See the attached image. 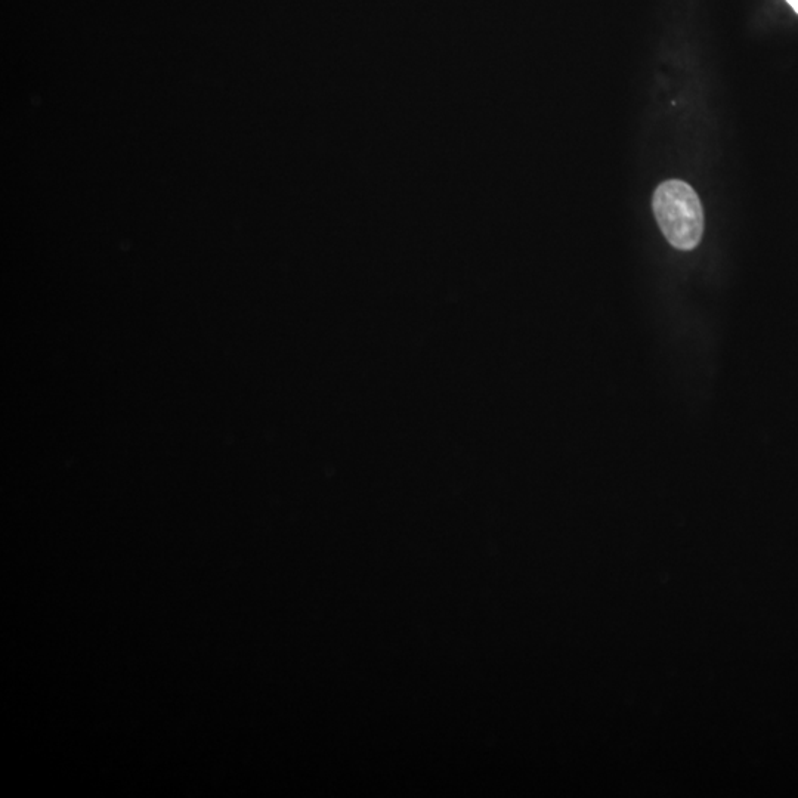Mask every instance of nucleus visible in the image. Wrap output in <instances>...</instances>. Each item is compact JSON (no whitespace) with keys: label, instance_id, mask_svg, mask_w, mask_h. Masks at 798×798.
<instances>
[{"label":"nucleus","instance_id":"f257e3e1","mask_svg":"<svg viewBox=\"0 0 798 798\" xmlns=\"http://www.w3.org/2000/svg\"><path fill=\"white\" fill-rule=\"evenodd\" d=\"M652 207L671 246L679 250L698 246L704 233V212L691 185L683 181L663 182L655 190Z\"/></svg>","mask_w":798,"mask_h":798},{"label":"nucleus","instance_id":"f03ea898","mask_svg":"<svg viewBox=\"0 0 798 798\" xmlns=\"http://www.w3.org/2000/svg\"><path fill=\"white\" fill-rule=\"evenodd\" d=\"M787 2L793 6L794 11H796L798 14V0H787Z\"/></svg>","mask_w":798,"mask_h":798}]
</instances>
